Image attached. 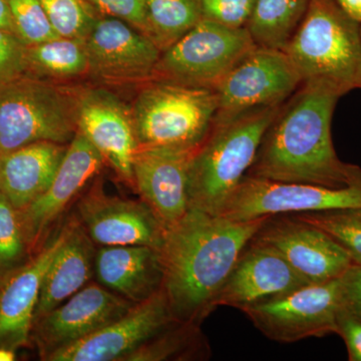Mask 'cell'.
Returning a JSON list of instances; mask_svg holds the SVG:
<instances>
[{"mask_svg": "<svg viewBox=\"0 0 361 361\" xmlns=\"http://www.w3.org/2000/svg\"><path fill=\"white\" fill-rule=\"evenodd\" d=\"M269 217L235 221L190 209L165 230L163 290L177 322L201 325L217 308L240 254Z\"/></svg>", "mask_w": 361, "mask_h": 361, "instance_id": "obj_1", "label": "cell"}, {"mask_svg": "<svg viewBox=\"0 0 361 361\" xmlns=\"http://www.w3.org/2000/svg\"><path fill=\"white\" fill-rule=\"evenodd\" d=\"M341 97L315 82L299 85L268 126L246 176L334 189L361 185V168L342 161L332 142Z\"/></svg>", "mask_w": 361, "mask_h": 361, "instance_id": "obj_2", "label": "cell"}, {"mask_svg": "<svg viewBox=\"0 0 361 361\" xmlns=\"http://www.w3.org/2000/svg\"><path fill=\"white\" fill-rule=\"evenodd\" d=\"M360 26L337 0H310L283 49L301 82L324 85L341 97L360 89Z\"/></svg>", "mask_w": 361, "mask_h": 361, "instance_id": "obj_3", "label": "cell"}, {"mask_svg": "<svg viewBox=\"0 0 361 361\" xmlns=\"http://www.w3.org/2000/svg\"><path fill=\"white\" fill-rule=\"evenodd\" d=\"M279 108L261 106L214 121L190 164V209L217 215L250 169L263 135Z\"/></svg>", "mask_w": 361, "mask_h": 361, "instance_id": "obj_4", "label": "cell"}, {"mask_svg": "<svg viewBox=\"0 0 361 361\" xmlns=\"http://www.w3.org/2000/svg\"><path fill=\"white\" fill-rule=\"evenodd\" d=\"M130 109L139 148L195 151L212 128L218 97L213 89L149 80Z\"/></svg>", "mask_w": 361, "mask_h": 361, "instance_id": "obj_5", "label": "cell"}, {"mask_svg": "<svg viewBox=\"0 0 361 361\" xmlns=\"http://www.w3.org/2000/svg\"><path fill=\"white\" fill-rule=\"evenodd\" d=\"M77 132L73 85L26 75L0 87V155L33 142L68 145Z\"/></svg>", "mask_w": 361, "mask_h": 361, "instance_id": "obj_6", "label": "cell"}, {"mask_svg": "<svg viewBox=\"0 0 361 361\" xmlns=\"http://www.w3.org/2000/svg\"><path fill=\"white\" fill-rule=\"evenodd\" d=\"M256 47L246 28L200 23L161 51L152 80L215 90L221 80Z\"/></svg>", "mask_w": 361, "mask_h": 361, "instance_id": "obj_7", "label": "cell"}, {"mask_svg": "<svg viewBox=\"0 0 361 361\" xmlns=\"http://www.w3.org/2000/svg\"><path fill=\"white\" fill-rule=\"evenodd\" d=\"M361 208V185L327 188L300 183L275 182L244 176L217 215L235 221Z\"/></svg>", "mask_w": 361, "mask_h": 361, "instance_id": "obj_8", "label": "cell"}, {"mask_svg": "<svg viewBox=\"0 0 361 361\" xmlns=\"http://www.w3.org/2000/svg\"><path fill=\"white\" fill-rule=\"evenodd\" d=\"M339 279L304 285L242 312L263 336L281 343L337 334Z\"/></svg>", "mask_w": 361, "mask_h": 361, "instance_id": "obj_9", "label": "cell"}, {"mask_svg": "<svg viewBox=\"0 0 361 361\" xmlns=\"http://www.w3.org/2000/svg\"><path fill=\"white\" fill-rule=\"evenodd\" d=\"M301 82L283 51L256 45L216 87L218 110L214 121L261 106H281Z\"/></svg>", "mask_w": 361, "mask_h": 361, "instance_id": "obj_10", "label": "cell"}, {"mask_svg": "<svg viewBox=\"0 0 361 361\" xmlns=\"http://www.w3.org/2000/svg\"><path fill=\"white\" fill-rule=\"evenodd\" d=\"M78 132L101 154L104 164L134 189L133 161L139 149L132 109L103 85H73Z\"/></svg>", "mask_w": 361, "mask_h": 361, "instance_id": "obj_11", "label": "cell"}, {"mask_svg": "<svg viewBox=\"0 0 361 361\" xmlns=\"http://www.w3.org/2000/svg\"><path fill=\"white\" fill-rule=\"evenodd\" d=\"M89 77L101 85L144 84L152 80L161 51L125 21L99 14L85 40Z\"/></svg>", "mask_w": 361, "mask_h": 361, "instance_id": "obj_12", "label": "cell"}, {"mask_svg": "<svg viewBox=\"0 0 361 361\" xmlns=\"http://www.w3.org/2000/svg\"><path fill=\"white\" fill-rule=\"evenodd\" d=\"M135 304L97 282H89L65 302L33 323L32 342L47 361L122 317Z\"/></svg>", "mask_w": 361, "mask_h": 361, "instance_id": "obj_13", "label": "cell"}, {"mask_svg": "<svg viewBox=\"0 0 361 361\" xmlns=\"http://www.w3.org/2000/svg\"><path fill=\"white\" fill-rule=\"evenodd\" d=\"M97 247L145 245L160 249L165 228L142 200L106 193L97 178L78 198L73 213Z\"/></svg>", "mask_w": 361, "mask_h": 361, "instance_id": "obj_14", "label": "cell"}, {"mask_svg": "<svg viewBox=\"0 0 361 361\" xmlns=\"http://www.w3.org/2000/svg\"><path fill=\"white\" fill-rule=\"evenodd\" d=\"M104 165L101 154L84 135L77 132L47 191L30 205L18 210L25 241L32 256L44 248L71 202Z\"/></svg>", "mask_w": 361, "mask_h": 361, "instance_id": "obj_15", "label": "cell"}, {"mask_svg": "<svg viewBox=\"0 0 361 361\" xmlns=\"http://www.w3.org/2000/svg\"><path fill=\"white\" fill-rule=\"evenodd\" d=\"M254 237L276 249L308 284L338 279L355 264L327 233L292 214L271 216Z\"/></svg>", "mask_w": 361, "mask_h": 361, "instance_id": "obj_16", "label": "cell"}, {"mask_svg": "<svg viewBox=\"0 0 361 361\" xmlns=\"http://www.w3.org/2000/svg\"><path fill=\"white\" fill-rule=\"evenodd\" d=\"M177 322L163 288L135 304L122 317L96 334L54 353L47 361H125L151 337Z\"/></svg>", "mask_w": 361, "mask_h": 361, "instance_id": "obj_17", "label": "cell"}, {"mask_svg": "<svg viewBox=\"0 0 361 361\" xmlns=\"http://www.w3.org/2000/svg\"><path fill=\"white\" fill-rule=\"evenodd\" d=\"M70 217L27 262L0 279V348H33L35 308L45 272L70 230Z\"/></svg>", "mask_w": 361, "mask_h": 361, "instance_id": "obj_18", "label": "cell"}, {"mask_svg": "<svg viewBox=\"0 0 361 361\" xmlns=\"http://www.w3.org/2000/svg\"><path fill=\"white\" fill-rule=\"evenodd\" d=\"M307 284L276 249L253 237L223 285L216 306L244 311Z\"/></svg>", "mask_w": 361, "mask_h": 361, "instance_id": "obj_19", "label": "cell"}, {"mask_svg": "<svg viewBox=\"0 0 361 361\" xmlns=\"http://www.w3.org/2000/svg\"><path fill=\"white\" fill-rule=\"evenodd\" d=\"M194 151L139 148L133 161L134 190L165 229L190 210V164Z\"/></svg>", "mask_w": 361, "mask_h": 361, "instance_id": "obj_20", "label": "cell"}, {"mask_svg": "<svg viewBox=\"0 0 361 361\" xmlns=\"http://www.w3.org/2000/svg\"><path fill=\"white\" fill-rule=\"evenodd\" d=\"M97 283L137 304L163 288L160 249L145 245L97 247L94 274Z\"/></svg>", "mask_w": 361, "mask_h": 361, "instance_id": "obj_21", "label": "cell"}, {"mask_svg": "<svg viewBox=\"0 0 361 361\" xmlns=\"http://www.w3.org/2000/svg\"><path fill=\"white\" fill-rule=\"evenodd\" d=\"M70 220L66 238L42 280L33 323L68 300L94 277L97 247L73 214Z\"/></svg>", "mask_w": 361, "mask_h": 361, "instance_id": "obj_22", "label": "cell"}, {"mask_svg": "<svg viewBox=\"0 0 361 361\" xmlns=\"http://www.w3.org/2000/svg\"><path fill=\"white\" fill-rule=\"evenodd\" d=\"M68 145L39 142L0 155V193L18 210L47 191Z\"/></svg>", "mask_w": 361, "mask_h": 361, "instance_id": "obj_23", "label": "cell"}, {"mask_svg": "<svg viewBox=\"0 0 361 361\" xmlns=\"http://www.w3.org/2000/svg\"><path fill=\"white\" fill-rule=\"evenodd\" d=\"M27 75L49 80L68 82L89 77V59L85 40L58 37L26 47Z\"/></svg>", "mask_w": 361, "mask_h": 361, "instance_id": "obj_24", "label": "cell"}, {"mask_svg": "<svg viewBox=\"0 0 361 361\" xmlns=\"http://www.w3.org/2000/svg\"><path fill=\"white\" fill-rule=\"evenodd\" d=\"M211 348L201 325L174 322L133 351L125 361L207 360Z\"/></svg>", "mask_w": 361, "mask_h": 361, "instance_id": "obj_25", "label": "cell"}, {"mask_svg": "<svg viewBox=\"0 0 361 361\" xmlns=\"http://www.w3.org/2000/svg\"><path fill=\"white\" fill-rule=\"evenodd\" d=\"M310 0H256L246 30L257 47L283 51Z\"/></svg>", "mask_w": 361, "mask_h": 361, "instance_id": "obj_26", "label": "cell"}, {"mask_svg": "<svg viewBox=\"0 0 361 361\" xmlns=\"http://www.w3.org/2000/svg\"><path fill=\"white\" fill-rule=\"evenodd\" d=\"M149 37L161 51L184 37L202 16L201 0H145Z\"/></svg>", "mask_w": 361, "mask_h": 361, "instance_id": "obj_27", "label": "cell"}, {"mask_svg": "<svg viewBox=\"0 0 361 361\" xmlns=\"http://www.w3.org/2000/svg\"><path fill=\"white\" fill-rule=\"evenodd\" d=\"M292 215L327 233L348 252L355 264L361 265V208Z\"/></svg>", "mask_w": 361, "mask_h": 361, "instance_id": "obj_28", "label": "cell"}, {"mask_svg": "<svg viewBox=\"0 0 361 361\" xmlns=\"http://www.w3.org/2000/svg\"><path fill=\"white\" fill-rule=\"evenodd\" d=\"M59 37L85 40L99 18L87 0H39Z\"/></svg>", "mask_w": 361, "mask_h": 361, "instance_id": "obj_29", "label": "cell"}, {"mask_svg": "<svg viewBox=\"0 0 361 361\" xmlns=\"http://www.w3.org/2000/svg\"><path fill=\"white\" fill-rule=\"evenodd\" d=\"M32 257L23 234L20 211L0 193V279Z\"/></svg>", "mask_w": 361, "mask_h": 361, "instance_id": "obj_30", "label": "cell"}, {"mask_svg": "<svg viewBox=\"0 0 361 361\" xmlns=\"http://www.w3.org/2000/svg\"><path fill=\"white\" fill-rule=\"evenodd\" d=\"M18 39L32 47L58 39L39 0H7Z\"/></svg>", "mask_w": 361, "mask_h": 361, "instance_id": "obj_31", "label": "cell"}, {"mask_svg": "<svg viewBox=\"0 0 361 361\" xmlns=\"http://www.w3.org/2000/svg\"><path fill=\"white\" fill-rule=\"evenodd\" d=\"M255 4L256 0H201L202 16L226 27L246 28Z\"/></svg>", "mask_w": 361, "mask_h": 361, "instance_id": "obj_32", "label": "cell"}, {"mask_svg": "<svg viewBox=\"0 0 361 361\" xmlns=\"http://www.w3.org/2000/svg\"><path fill=\"white\" fill-rule=\"evenodd\" d=\"M26 75V45L14 33L0 30V87Z\"/></svg>", "mask_w": 361, "mask_h": 361, "instance_id": "obj_33", "label": "cell"}, {"mask_svg": "<svg viewBox=\"0 0 361 361\" xmlns=\"http://www.w3.org/2000/svg\"><path fill=\"white\" fill-rule=\"evenodd\" d=\"M99 13L129 23L149 37L145 0H87Z\"/></svg>", "mask_w": 361, "mask_h": 361, "instance_id": "obj_34", "label": "cell"}, {"mask_svg": "<svg viewBox=\"0 0 361 361\" xmlns=\"http://www.w3.org/2000/svg\"><path fill=\"white\" fill-rule=\"evenodd\" d=\"M341 311L361 320V265L353 264L339 279Z\"/></svg>", "mask_w": 361, "mask_h": 361, "instance_id": "obj_35", "label": "cell"}, {"mask_svg": "<svg viewBox=\"0 0 361 361\" xmlns=\"http://www.w3.org/2000/svg\"><path fill=\"white\" fill-rule=\"evenodd\" d=\"M337 334L348 348V360L361 361V320L339 310Z\"/></svg>", "mask_w": 361, "mask_h": 361, "instance_id": "obj_36", "label": "cell"}, {"mask_svg": "<svg viewBox=\"0 0 361 361\" xmlns=\"http://www.w3.org/2000/svg\"><path fill=\"white\" fill-rule=\"evenodd\" d=\"M0 30L16 35L13 16L7 0H0Z\"/></svg>", "mask_w": 361, "mask_h": 361, "instance_id": "obj_37", "label": "cell"}, {"mask_svg": "<svg viewBox=\"0 0 361 361\" xmlns=\"http://www.w3.org/2000/svg\"><path fill=\"white\" fill-rule=\"evenodd\" d=\"M341 8L361 25V0H337Z\"/></svg>", "mask_w": 361, "mask_h": 361, "instance_id": "obj_38", "label": "cell"}, {"mask_svg": "<svg viewBox=\"0 0 361 361\" xmlns=\"http://www.w3.org/2000/svg\"><path fill=\"white\" fill-rule=\"evenodd\" d=\"M16 360V351L13 349L0 348V361H13Z\"/></svg>", "mask_w": 361, "mask_h": 361, "instance_id": "obj_39", "label": "cell"}, {"mask_svg": "<svg viewBox=\"0 0 361 361\" xmlns=\"http://www.w3.org/2000/svg\"><path fill=\"white\" fill-rule=\"evenodd\" d=\"M360 89H361V80H360Z\"/></svg>", "mask_w": 361, "mask_h": 361, "instance_id": "obj_40", "label": "cell"}, {"mask_svg": "<svg viewBox=\"0 0 361 361\" xmlns=\"http://www.w3.org/2000/svg\"><path fill=\"white\" fill-rule=\"evenodd\" d=\"M360 35H361V26H360Z\"/></svg>", "mask_w": 361, "mask_h": 361, "instance_id": "obj_41", "label": "cell"}]
</instances>
